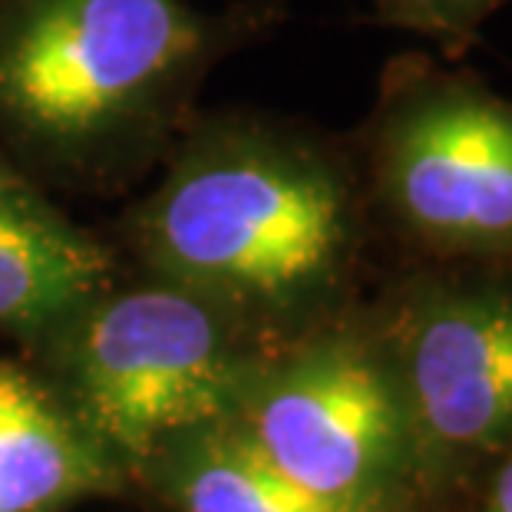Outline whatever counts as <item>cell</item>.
Instances as JSON below:
<instances>
[{"label": "cell", "mask_w": 512, "mask_h": 512, "mask_svg": "<svg viewBox=\"0 0 512 512\" xmlns=\"http://www.w3.org/2000/svg\"><path fill=\"white\" fill-rule=\"evenodd\" d=\"M354 156L370 215L420 255L512 261V100L483 76L394 60Z\"/></svg>", "instance_id": "obj_3"}, {"label": "cell", "mask_w": 512, "mask_h": 512, "mask_svg": "<svg viewBox=\"0 0 512 512\" xmlns=\"http://www.w3.org/2000/svg\"><path fill=\"white\" fill-rule=\"evenodd\" d=\"M228 308L172 281L103 291L57 331L67 410L100 450L152 460L235 417L261 361Z\"/></svg>", "instance_id": "obj_4"}, {"label": "cell", "mask_w": 512, "mask_h": 512, "mask_svg": "<svg viewBox=\"0 0 512 512\" xmlns=\"http://www.w3.org/2000/svg\"><path fill=\"white\" fill-rule=\"evenodd\" d=\"M443 265L410 281L380 331L423 476L512 450V261Z\"/></svg>", "instance_id": "obj_6"}, {"label": "cell", "mask_w": 512, "mask_h": 512, "mask_svg": "<svg viewBox=\"0 0 512 512\" xmlns=\"http://www.w3.org/2000/svg\"><path fill=\"white\" fill-rule=\"evenodd\" d=\"M166 453L185 512H337L281 473L232 417L189 433Z\"/></svg>", "instance_id": "obj_9"}, {"label": "cell", "mask_w": 512, "mask_h": 512, "mask_svg": "<svg viewBox=\"0 0 512 512\" xmlns=\"http://www.w3.org/2000/svg\"><path fill=\"white\" fill-rule=\"evenodd\" d=\"M479 512H512V450H506L496 460L493 479H489L483 509Z\"/></svg>", "instance_id": "obj_11"}, {"label": "cell", "mask_w": 512, "mask_h": 512, "mask_svg": "<svg viewBox=\"0 0 512 512\" xmlns=\"http://www.w3.org/2000/svg\"><path fill=\"white\" fill-rule=\"evenodd\" d=\"M100 453L63 403L0 361V512H40L90 489Z\"/></svg>", "instance_id": "obj_8"}, {"label": "cell", "mask_w": 512, "mask_h": 512, "mask_svg": "<svg viewBox=\"0 0 512 512\" xmlns=\"http://www.w3.org/2000/svg\"><path fill=\"white\" fill-rule=\"evenodd\" d=\"M512 0H374L380 24L437 40L446 53H463L489 17Z\"/></svg>", "instance_id": "obj_10"}, {"label": "cell", "mask_w": 512, "mask_h": 512, "mask_svg": "<svg viewBox=\"0 0 512 512\" xmlns=\"http://www.w3.org/2000/svg\"><path fill=\"white\" fill-rule=\"evenodd\" d=\"M370 215L357 156L278 123H225L176 159L136 219L162 281L232 314L298 318L351 275Z\"/></svg>", "instance_id": "obj_1"}, {"label": "cell", "mask_w": 512, "mask_h": 512, "mask_svg": "<svg viewBox=\"0 0 512 512\" xmlns=\"http://www.w3.org/2000/svg\"><path fill=\"white\" fill-rule=\"evenodd\" d=\"M245 437L337 512H384L420 473L380 334L331 328L261 361L235 417Z\"/></svg>", "instance_id": "obj_5"}, {"label": "cell", "mask_w": 512, "mask_h": 512, "mask_svg": "<svg viewBox=\"0 0 512 512\" xmlns=\"http://www.w3.org/2000/svg\"><path fill=\"white\" fill-rule=\"evenodd\" d=\"M209 57L185 0H0V133L103 169L159 136Z\"/></svg>", "instance_id": "obj_2"}, {"label": "cell", "mask_w": 512, "mask_h": 512, "mask_svg": "<svg viewBox=\"0 0 512 512\" xmlns=\"http://www.w3.org/2000/svg\"><path fill=\"white\" fill-rule=\"evenodd\" d=\"M110 288V255L0 159V328L57 334Z\"/></svg>", "instance_id": "obj_7"}]
</instances>
